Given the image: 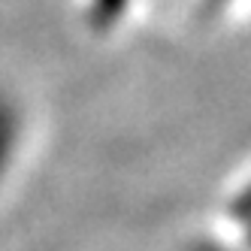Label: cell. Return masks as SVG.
Here are the masks:
<instances>
[{"label":"cell","instance_id":"1","mask_svg":"<svg viewBox=\"0 0 251 251\" xmlns=\"http://www.w3.org/2000/svg\"><path fill=\"white\" fill-rule=\"evenodd\" d=\"M19 139H22V121L19 112L9 100L0 97V173L9 167V160L19 149Z\"/></svg>","mask_w":251,"mask_h":251}]
</instances>
